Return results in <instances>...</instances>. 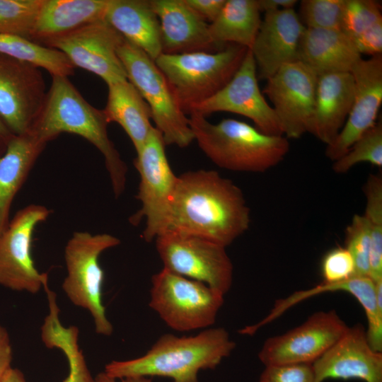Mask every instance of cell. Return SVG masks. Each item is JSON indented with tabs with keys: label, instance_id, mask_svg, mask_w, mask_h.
<instances>
[{
	"label": "cell",
	"instance_id": "cell-11",
	"mask_svg": "<svg viewBox=\"0 0 382 382\" xmlns=\"http://www.w3.org/2000/svg\"><path fill=\"white\" fill-rule=\"evenodd\" d=\"M348 327L335 310L316 312L299 326L267 338L258 358L265 366L312 364L343 335Z\"/></svg>",
	"mask_w": 382,
	"mask_h": 382
},
{
	"label": "cell",
	"instance_id": "cell-34",
	"mask_svg": "<svg viewBox=\"0 0 382 382\" xmlns=\"http://www.w3.org/2000/svg\"><path fill=\"white\" fill-rule=\"evenodd\" d=\"M371 242L367 220L364 214H354L345 231L344 247L353 258L355 276L369 277Z\"/></svg>",
	"mask_w": 382,
	"mask_h": 382
},
{
	"label": "cell",
	"instance_id": "cell-44",
	"mask_svg": "<svg viewBox=\"0 0 382 382\" xmlns=\"http://www.w3.org/2000/svg\"><path fill=\"white\" fill-rule=\"evenodd\" d=\"M13 135L0 118V156L5 153L8 144Z\"/></svg>",
	"mask_w": 382,
	"mask_h": 382
},
{
	"label": "cell",
	"instance_id": "cell-12",
	"mask_svg": "<svg viewBox=\"0 0 382 382\" xmlns=\"http://www.w3.org/2000/svg\"><path fill=\"white\" fill-rule=\"evenodd\" d=\"M50 211L42 205L30 204L16 212L0 236V285L18 291L36 294L48 279L40 273L31 255L35 227L45 221Z\"/></svg>",
	"mask_w": 382,
	"mask_h": 382
},
{
	"label": "cell",
	"instance_id": "cell-42",
	"mask_svg": "<svg viewBox=\"0 0 382 382\" xmlns=\"http://www.w3.org/2000/svg\"><path fill=\"white\" fill-rule=\"evenodd\" d=\"M260 12L294 8L296 0H257Z\"/></svg>",
	"mask_w": 382,
	"mask_h": 382
},
{
	"label": "cell",
	"instance_id": "cell-16",
	"mask_svg": "<svg viewBox=\"0 0 382 382\" xmlns=\"http://www.w3.org/2000/svg\"><path fill=\"white\" fill-rule=\"evenodd\" d=\"M216 112L241 115L252 120L255 127L269 135H283L278 118L260 91L255 59L250 49L231 81L219 91L188 109L207 117Z\"/></svg>",
	"mask_w": 382,
	"mask_h": 382
},
{
	"label": "cell",
	"instance_id": "cell-37",
	"mask_svg": "<svg viewBox=\"0 0 382 382\" xmlns=\"http://www.w3.org/2000/svg\"><path fill=\"white\" fill-rule=\"evenodd\" d=\"M320 271L324 282H337L355 276V266L349 252L342 246L330 249L322 258Z\"/></svg>",
	"mask_w": 382,
	"mask_h": 382
},
{
	"label": "cell",
	"instance_id": "cell-7",
	"mask_svg": "<svg viewBox=\"0 0 382 382\" xmlns=\"http://www.w3.org/2000/svg\"><path fill=\"white\" fill-rule=\"evenodd\" d=\"M120 243V239L111 234L76 231L64 248L67 275L62 289L75 306L90 312L96 333L105 336L112 335L113 326L102 301L104 272L99 257Z\"/></svg>",
	"mask_w": 382,
	"mask_h": 382
},
{
	"label": "cell",
	"instance_id": "cell-29",
	"mask_svg": "<svg viewBox=\"0 0 382 382\" xmlns=\"http://www.w3.org/2000/svg\"><path fill=\"white\" fill-rule=\"evenodd\" d=\"M41 328V338L46 347L59 349L65 355L69 373L63 382H95L79 346V329L76 326L66 328L60 322L59 309L56 306L49 308Z\"/></svg>",
	"mask_w": 382,
	"mask_h": 382
},
{
	"label": "cell",
	"instance_id": "cell-30",
	"mask_svg": "<svg viewBox=\"0 0 382 382\" xmlns=\"http://www.w3.org/2000/svg\"><path fill=\"white\" fill-rule=\"evenodd\" d=\"M0 53L43 68L51 76L74 74V66L62 52L19 36L0 34Z\"/></svg>",
	"mask_w": 382,
	"mask_h": 382
},
{
	"label": "cell",
	"instance_id": "cell-10",
	"mask_svg": "<svg viewBox=\"0 0 382 382\" xmlns=\"http://www.w3.org/2000/svg\"><path fill=\"white\" fill-rule=\"evenodd\" d=\"M163 268L202 282L225 295L233 267L226 247L200 236L168 230L154 239Z\"/></svg>",
	"mask_w": 382,
	"mask_h": 382
},
{
	"label": "cell",
	"instance_id": "cell-20",
	"mask_svg": "<svg viewBox=\"0 0 382 382\" xmlns=\"http://www.w3.org/2000/svg\"><path fill=\"white\" fill-rule=\"evenodd\" d=\"M160 25L163 53L208 52L209 24L185 0H149Z\"/></svg>",
	"mask_w": 382,
	"mask_h": 382
},
{
	"label": "cell",
	"instance_id": "cell-32",
	"mask_svg": "<svg viewBox=\"0 0 382 382\" xmlns=\"http://www.w3.org/2000/svg\"><path fill=\"white\" fill-rule=\"evenodd\" d=\"M361 163L382 168L381 121L364 132L344 155L333 161L332 168L337 174H345Z\"/></svg>",
	"mask_w": 382,
	"mask_h": 382
},
{
	"label": "cell",
	"instance_id": "cell-4",
	"mask_svg": "<svg viewBox=\"0 0 382 382\" xmlns=\"http://www.w3.org/2000/svg\"><path fill=\"white\" fill-rule=\"evenodd\" d=\"M190 115L194 140L206 156L221 168L265 173L281 163L289 151V139L284 135L266 134L234 119L212 124L197 112Z\"/></svg>",
	"mask_w": 382,
	"mask_h": 382
},
{
	"label": "cell",
	"instance_id": "cell-17",
	"mask_svg": "<svg viewBox=\"0 0 382 382\" xmlns=\"http://www.w3.org/2000/svg\"><path fill=\"white\" fill-rule=\"evenodd\" d=\"M354 96L349 114L335 139L326 146L332 161L340 158L376 122L382 103V54L361 59L351 71Z\"/></svg>",
	"mask_w": 382,
	"mask_h": 382
},
{
	"label": "cell",
	"instance_id": "cell-13",
	"mask_svg": "<svg viewBox=\"0 0 382 382\" xmlns=\"http://www.w3.org/2000/svg\"><path fill=\"white\" fill-rule=\"evenodd\" d=\"M317 74L300 61L282 66L263 89L273 104L283 135L299 139L310 133L315 109Z\"/></svg>",
	"mask_w": 382,
	"mask_h": 382
},
{
	"label": "cell",
	"instance_id": "cell-6",
	"mask_svg": "<svg viewBox=\"0 0 382 382\" xmlns=\"http://www.w3.org/2000/svg\"><path fill=\"white\" fill-rule=\"evenodd\" d=\"M117 55L127 80L148 104L154 127L162 135L166 145L180 148L189 146L194 141L189 117L155 62L125 39L117 49Z\"/></svg>",
	"mask_w": 382,
	"mask_h": 382
},
{
	"label": "cell",
	"instance_id": "cell-5",
	"mask_svg": "<svg viewBox=\"0 0 382 382\" xmlns=\"http://www.w3.org/2000/svg\"><path fill=\"white\" fill-rule=\"evenodd\" d=\"M248 48L231 44L216 52L161 54L154 61L185 112L223 88L241 66Z\"/></svg>",
	"mask_w": 382,
	"mask_h": 382
},
{
	"label": "cell",
	"instance_id": "cell-33",
	"mask_svg": "<svg viewBox=\"0 0 382 382\" xmlns=\"http://www.w3.org/2000/svg\"><path fill=\"white\" fill-rule=\"evenodd\" d=\"M43 0H0V34L31 40Z\"/></svg>",
	"mask_w": 382,
	"mask_h": 382
},
{
	"label": "cell",
	"instance_id": "cell-19",
	"mask_svg": "<svg viewBox=\"0 0 382 382\" xmlns=\"http://www.w3.org/2000/svg\"><path fill=\"white\" fill-rule=\"evenodd\" d=\"M305 28L294 8L265 13L250 49L259 79L267 80L284 65L298 61Z\"/></svg>",
	"mask_w": 382,
	"mask_h": 382
},
{
	"label": "cell",
	"instance_id": "cell-41",
	"mask_svg": "<svg viewBox=\"0 0 382 382\" xmlns=\"http://www.w3.org/2000/svg\"><path fill=\"white\" fill-rule=\"evenodd\" d=\"M12 348L6 330L0 325V382L11 368Z\"/></svg>",
	"mask_w": 382,
	"mask_h": 382
},
{
	"label": "cell",
	"instance_id": "cell-38",
	"mask_svg": "<svg viewBox=\"0 0 382 382\" xmlns=\"http://www.w3.org/2000/svg\"><path fill=\"white\" fill-rule=\"evenodd\" d=\"M259 382H314V374L309 364L268 366Z\"/></svg>",
	"mask_w": 382,
	"mask_h": 382
},
{
	"label": "cell",
	"instance_id": "cell-21",
	"mask_svg": "<svg viewBox=\"0 0 382 382\" xmlns=\"http://www.w3.org/2000/svg\"><path fill=\"white\" fill-rule=\"evenodd\" d=\"M329 291H345L353 296L363 307L366 320V335L373 347L382 344V298L377 297L374 282L369 277L354 276L337 282H324L306 290L296 291L288 297L275 301L270 313L253 325L254 330L272 322L296 303L315 295Z\"/></svg>",
	"mask_w": 382,
	"mask_h": 382
},
{
	"label": "cell",
	"instance_id": "cell-15",
	"mask_svg": "<svg viewBox=\"0 0 382 382\" xmlns=\"http://www.w3.org/2000/svg\"><path fill=\"white\" fill-rule=\"evenodd\" d=\"M46 95L39 67L0 53V118L14 135L30 132Z\"/></svg>",
	"mask_w": 382,
	"mask_h": 382
},
{
	"label": "cell",
	"instance_id": "cell-9",
	"mask_svg": "<svg viewBox=\"0 0 382 382\" xmlns=\"http://www.w3.org/2000/svg\"><path fill=\"white\" fill-rule=\"evenodd\" d=\"M166 146L162 135L153 127L134 160L139 175L136 197L141 208L129 221L135 225L144 219L142 237L146 242L154 241L166 230L178 179L167 158Z\"/></svg>",
	"mask_w": 382,
	"mask_h": 382
},
{
	"label": "cell",
	"instance_id": "cell-1",
	"mask_svg": "<svg viewBox=\"0 0 382 382\" xmlns=\"http://www.w3.org/2000/svg\"><path fill=\"white\" fill-rule=\"evenodd\" d=\"M250 224L244 194L231 180L213 170L178 175L166 231L200 236L227 247Z\"/></svg>",
	"mask_w": 382,
	"mask_h": 382
},
{
	"label": "cell",
	"instance_id": "cell-28",
	"mask_svg": "<svg viewBox=\"0 0 382 382\" xmlns=\"http://www.w3.org/2000/svg\"><path fill=\"white\" fill-rule=\"evenodd\" d=\"M262 19L257 0H226L217 18L209 24L215 46L230 42L250 49Z\"/></svg>",
	"mask_w": 382,
	"mask_h": 382
},
{
	"label": "cell",
	"instance_id": "cell-39",
	"mask_svg": "<svg viewBox=\"0 0 382 382\" xmlns=\"http://www.w3.org/2000/svg\"><path fill=\"white\" fill-rule=\"evenodd\" d=\"M359 52L361 54L371 57L380 55L382 53V21L352 39Z\"/></svg>",
	"mask_w": 382,
	"mask_h": 382
},
{
	"label": "cell",
	"instance_id": "cell-45",
	"mask_svg": "<svg viewBox=\"0 0 382 382\" xmlns=\"http://www.w3.org/2000/svg\"><path fill=\"white\" fill-rule=\"evenodd\" d=\"M1 382H26V380L19 369L11 367Z\"/></svg>",
	"mask_w": 382,
	"mask_h": 382
},
{
	"label": "cell",
	"instance_id": "cell-40",
	"mask_svg": "<svg viewBox=\"0 0 382 382\" xmlns=\"http://www.w3.org/2000/svg\"><path fill=\"white\" fill-rule=\"evenodd\" d=\"M206 22H213L220 13L226 0H185Z\"/></svg>",
	"mask_w": 382,
	"mask_h": 382
},
{
	"label": "cell",
	"instance_id": "cell-36",
	"mask_svg": "<svg viewBox=\"0 0 382 382\" xmlns=\"http://www.w3.org/2000/svg\"><path fill=\"white\" fill-rule=\"evenodd\" d=\"M382 21L381 8L373 0H345L343 31L351 39Z\"/></svg>",
	"mask_w": 382,
	"mask_h": 382
},
{
	"label": "cell",
	"instance_id": "cell-26",
	"mask_svg": "<svg viewBox=\"0 0 382 382\" xmlns=\"http://www.w3.org/2000/svg\"><path fill=\"white\" fill-rule=\"evenodd\" d=\"M47 144L30 133L13 135L0 156V236L10 222L12 202Z\"/></svg>",
	"mask_w": 382,
	"mask_h": 382
},
{
	"label": "cell",
	"instance_id": "cell-25",
	"mask_svg": "<svg viewBox=\"0 0 382 382\" xmlns=\"http://www.w3.org/2000/svg\"><path fill=\"white\" fill-rule=\"evenodd\" d=\"M108 0H43L31 40L42 45L88 24L105 19Z\"/></svg>",
	"mask_w": 382,
	"mask_h": 382
},
{
	"label": "cell",
	"instance_id": "cell-22",
	"mask_svg": "<svg viewBox=\"0 0 382 382\" xmlns=\"http://www.w3.org/2000/svg\"><path fill=\"white\" fill-rule=\"evenodd\" d=\"M354 96V81L351 72L319 76L310 134L326 146L330 144L347 120Z\"/></svg>",
	"mask_w": 382,
	"mask_h": 382
},
{
	"label": "cell",
	"instance_id": "cell-23",
	"mask_svg": "<svg viewBox=\"0 0 382 382\" xmlns=\"http://www.w3.org/2000/svg\"><path fill=\"white\" fill-rule=\"evenodd\" d=\"M361 59L352 40L343 31L306 28L301 39L298 61L318 76L351 72Z\"/></svg>",
	"mask_w": 382,
	"mask_h": 382
},
{
	"label": "cell",
	"instance_id": "cell-8",
	"mask_svg": "<svg viewBox=\"0 0 382 382\" xmlns=\"http://www.w3.org/2000/svg\"><path fill=\"white\" fill-rule=\"evenodd\" d=\"M224 295L165 268L151 277L149 306L171 329L188 332L215 323Z\"/></svg>",
	"mask_w": 382,
	"mask_h": 382
},
{
	"label": "cell",
	"instance_id": "cell-31",
	"mask_svg": "<svg viewBox=\"0 0 382 382\" xmlns=\"http://www.w3.org/2000/svg\"><path fill=\"white\" fill-rule=\"evenodd\" d=\"M362 190L366 199L364 216L371 232L369 277L374 282L382 279V176L369 175Z\"/></svg>",
	"mask_w": 382,
	"mask_h": 382
},
{
	"label": "cell",
	"instance_id": "cell-27",
	"mask_svg": "<svg viewBox=\"0 0 382 382\" xmlns=\"http://www.w3.org/2000/svg\"><path fill=\"white\" fill-rule=\"evenodd\" d=\"M108 100L103 112L107 121L120 125L137 153L154 126L151 110L137 88L128 81L108 85Z\"/></svg>",
	"mask_w": 382,
	"mask_h": 382
},
{
	"label": "cell",
	"instance_id": "cell-24",
	"mask_svg": "<svg viewBox=\"0 0 382 382\" xmlns=\"http://www.w3.org/2000/svg\"><path fill=\"white\" fill-rule=\"evenodd\" d=\"M105 20L152 60L163 53L159 21L149 0H108Z\"/></svg>",
	"mask_w": 382,
	"mask_h": 382
},
{
	"label": "cell",
	"instance_id": "cell-2",
	"mask_svg": "<svg viewBox=\"0 0 382 382\" xmlns=\"http://www.w3.org/2000/svg\"><path fill=\"white\" fill-rule=\"evenodd\" d=\"M103 110L89 104L67 76H52L43 106L28 133L47 144L62 133L82 137L101 153L113 193L125 189L127 167L110 139Z\"/></svg>",
	"mask_w": 382,
	"mask_h": 382
},
{
	"label": "cell",
	"instance_id": "cell-14",
	"mask_svg": "<svg viewBox=\"0 0 382 382\" xmlns=\"http://www.w3.org/2000/svg\"><path fill=\"white\" fill-rule=\"evenodd\" d=\"M124 40L122 35L103 19L50 40L42 45L62 52L74 67L92 72L110 85L127 80L117 55V49Z\"/></svg>",
	"mask_w": 382,
	"mask_h": 382
},
{
	"label": "cell",
	"instance_id": "cell-3",
	"mask_svg": "<svg viewBox=\"0 0 382 382\" xmlns=\"http://www.w3.org/2000/svg\"><path fill=\"white\" fill-rule=\"evenodd\" d=\"M236 345L224 328H209L193 336L161 335L145 354L112 361L104 372L115 378L161 376L173 382H199L201 370L214 369Z\"/></svg>",
	"mask_w": 382,
	"mask_h": 382
},
{
	"label": "cell",
	"instance_id": "cell-43",
	"mask_svg": "<svg viewBox=\"0 0 382 382\" xmlns=\"http://www.w3.org/2000/svg\"><path fill=\"white\" fill-rule=\"evenodd\" d=\"M95 382H154L152 377L130 376L122 378H115L108 376L104 371L100 372L95 377Z\"/></svg>",
	"mask_w": 382,
	"mask_h": 382
},
{
	"label": "cell",
	"instance_id": "cell-35",
	"mask_svg": "<svg viewBox=\"0 0 382 382\" xmlns=\"http://www.w3.org/2000/svg\"><path fill=\"white\" fill-rule=\"evenodd\" d=\"M345 0H302L300 13L306 28L342 30Z\"/></svg>",
	"mask_w": 382,
	"mask_h": 382
},
{
	"label": "cell",
	"instance_id": "cell-18",
	"mask_svg": "<svg viewBox=\"0 0 382 382\" xmlns=\"http://www.w3.org/2000/svg\"><path fill=\"white\" fill-rule=\"evenodd\" d=\"M311 365L314 382L328 379L382 382V352L370 347L361 324L348 327L343 335Z\"/></svg>",
	"mask_w": 382,
	"mask_h": 382
}]
</instances>
